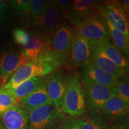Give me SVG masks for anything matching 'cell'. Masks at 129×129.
<instances>
[{"mask_svg": "<svg viewBox=\"0 0 129 129\" xmlns=\"http://www.w3.org/2000/svg\"><path fill=\"white\" fill-rule=\"evenodd\" d=\"M60 109L62 112L72 117H79L85 112L83 89L80 76L77 72L67 76V89Z\"/></svg>", "mask_w": 129, "mask_h": 129, "instance_id": "cell-1", "label": "cell"}, {"mask_svg": "<svg viewBox=\"0 0 129 129\" xmlns=\"http://www.w3.org/2000/svg\"><path fill=\"white\" fill-rule=\"evenodd\" d=\"M71 48V28L67 23L62 22L49 37L47 47L45 51L59 58L65 64L70 57Z\"/></svg>", "mask_w": 129, "mask_h": 129, "instance_id": "cell-2", "label": "cell"}, {"mask_svg": "<svg viewBox=\"0 0 129 129\" xmlns=\"http://www.w3.org/2000/svg\"><path fill=\"white\" fill-rule=\"evenodd\" d=\"M53 72L41 56L20 66L3 85L4 88L14 89L26 81L36 77H44Z\"/></svg>", "mask_w": 129, "mask_h": 129, "instance_id": "cell-3", "label": "cell"}, {"mask_svg": "<svg viewBox=\"0 0 129 129\" xmlns=\"http://www.w3.org/2000/svg\"><path fill=\"white\" fill-rule=\"evenodd\" d=\"M63 117L53 105H44L29 112L28 129H57V123Z\"/></svg>", "mask_w": 129, "mask_h": 129, "instance_id": "cell-4", "label": "cell"}, {"mask_svg": "<svg viewBox=\"0 0 129 129\" xmlns=\"http://www.w3.org/2000/svg\"><path fill=\"white\" fill-rule=\"evenodd\" d=\"M76 28L88 43H98L110 37L106 21L101 13L91 16Z\"/></svg>", "mask_w": 129, "mask_h": 129, "instance_id": "cell-5", "label": "cell"}, {"mask_svg": "<svg viewBox=\"0 0 129 129\" xmlns=\"http://www.w3.org/2000/svg\"><path fill=\"white\" fill-rule=\"evenodd\" d=\"M101 14L114 28L129 40L128 18L122 10L119 1H105L101 6Z\"/></svg>", "mask_w": 129, "mask_h": 129, "instance_id": "cell-6", "label": "cell"}, {"mask_svg": "<svg viewBox=\"0 0 129 129\" xmlns=\"http://www.w3.org/2000/svg\"><path fill=\"white\" fill-rule=\"evenodd\" d=\"M72 35V48L71 55L66 63L68 68L81 67L89 62L90 48L88 42L82 36L76 27L71 28Z\"/></svg>", "mask_w": 129, "mask_h": 129, "instance_id": "cell-7", "label": "cell"}, {"mask_svg": "<svg viewBox=\"0 0 129 129\" xmlns=\"http://www.w3.org/2000/svg\"><path fill=\"white\" fill-rule=\"evenodd\" d=\"M101 2L95 0H75L72 1L68 14L70 23L76 27L91 16L100 13Z\"/></svg>", "mask_w": 129, "mask_h": 129, "instance_id": "cell-8", "label": "cell"}, {"mask_svg": "<svg viewBox=\"0 0 129 129\" xmlns=\"http://www.w3.org/2000/svg\"><path fill=\"white\" fill-rule=\"evenodd\" d=\"M85 105L95 111L102 110L113 93L112 88L95 84L81 83Z\"/></svg>", "mask_w": 129, "mask_h": 129, "instance_id": "cell-9", "label": "cell"}, {"mask_svg": "<svg viewBox=\"0 0 129 129\" xmlns=\"http://www.w3.org/2000/svg\"><path fill=\"white\" fill-rule=\"evenodd\" d=\"M90 48L89 62L114 78L119 79L126 75V72L108 57L98 43H88Z\"/></svg>", "mask_w": 129, "mask_h": 129, "instance_id": "cell-10", "label": "cell"}, {"mask_svg": "<svg viewBox=\"0 0 129 129\" xmlns=\"http://www.w3.org/2000/svg\"><path fill=\"white\" fill-rule=\"evenodd\" d=\"M47 91L51 102L56 108L60 109L67 86V76L62 69L54 71L47 79Z\"/></svg>", "mask_w": 129, "mask_h": 129, "instance_id": "cell-11", "label": "cell"}, {"mask_svg": "<svg viewBox=\"0 0 129 129\" xmlns=\"http://www.w3.org/2000/svg\"><path fill=\"white\" fill-rule=\"evenodd\" d=\"M81 68V83L95 84L112 88L117 81V78L96 67L90 62L85 63Z\"/></svg>", "mask_w": 129, "mask_h": 129, "instance_id": "cell-12", "label": "cell"}, {"mask_svg": "<svg viewBox=\"0 0 129 129\" xmlns=\"http://www.w3.org/2000/svg\"><path fill=\"white\" fill-rule=\"evenodd\" d=\"M62 19L55 1H50L47 2L46 9L42 15L31 22L35 27L50 37L53 30L61 23Z\"/></svg>", "mask_w": 129, "mask_h": 129, "instance_id": "cell-13", "label": "cell"}, {"mask_svg": "<svg viewBox=\"0 0 129 129\" xmlns=\"http://www.w3.org/2000/svg\"><path fill=\"white\" fill-rule=\"evenodd\" d=\"M4 129H28L29 113L19 103L0 115Z\"/></svg>", "mask_w": 129, "mask_h": 129, "instance_id": "cell-14", "label": "cell"}, {"mask_svg": "<svg viewBox=\"0 0 129 129\" xmlns=\"http://www.w3.org/2000/svg\"><path fill=\"white\" fill-rule=\"evenodd\" d=\"M28 62L21 53L10 51L3 53L0 56V76L3 85L20 66Z\"/></svg>", "mask_w": 129, "mask_h": 129, "instance_id": "cell-15", "label": "cell"}, {"mask_svg": "<svg viewBox=\"0 0 129 129\" xmlns=\"http://www.w3.org/2000/svg\"><path fill=\"white\" fill-rule=\"evenodd\" d=\"M30 39L26 46L22 47L21 53L28 62L42 54L47 47L49 37L39 30L30 34Z\"/></svg>", "mask_w": 129, "mask_h": 129, "instance_id": "cell-16", "label": "cell"}, {"mask_svg": "<svg viewBox=\"0 0 129 129\" xmlns=\"http://www.w3.org/2000/svg\"><path fill=\"white\" fill-rule=\"evenodd\" d=\"M20 102L28 112L44 105H53L48 94L47 79L45 78L34 91L20 99Z\"/></svg>", "mask_w": 129, "mask_h": 129, "instance_id": "cell-17", "label": "cell"}, {"mask_svg": "<svg viewBox=\"0 0 129 129\" xmlns=\"http://www.w3.org/2000/svg\"><path fill=\"white\" fill-rule=\"evenodd\" d=\"M128 109L129 102L114 94L108 100L102 111L106 117L112 120L126 115Z\"/></svg>", "mask_w": 129, "mask_h": 129, "instance_id": "cell-18", "label": "cell"}, {"mask_svg": "<svg viewBox=\"0 0 129 129\" xmlns=\"http://www.w3.org/2000/svg\"><path fill=\"white\" fill-rule=\"evenodd\" d=\"M98 44L111 61H112L119 67L123 69L126 74L128 73L129 68L128 60L113 44L109 38L105 40L102 41L98 42Z\"/></svg>", "mask_w": 129, "mask_h": 129, "instance_id": "cell-19", "label": "cell"}, {"mask_svg": "<svg viewBox=\"0 0 129 129\" xmlns=\"http://www.w3.org/2000/svg\"><path fill=\"white\" fill-rule=\"evenodd\" d=\"M44 78V77H34L23 82L14 89L10 90H12L13 94L14 95L16 99L20 101V100L24 97L26 96L34 91L41 84Z\"/></svg>", "mask_w": 129, "mask_h": 129, "instance_id": "cell-20", "label": "cell"}, {"mask_svg": "<svg viewBox=\"0 0 129 129\" xmlns=\"http://www.w3.org/2000/svg\"><path fill=\"white\" fill-rule=\"evenodd\" d=\"M105 21L108 29L109 35H111V37H112L113 43H114L113 44L118 49V50L122 54H124L126 56H128V40L127 39L126 37L123 34L121 33L117 29L114 28L109 22H108L106 20Z\"/></svg>", "mask_w": 129, "mask_h": 129, "instance_id": "cell-21", "label": "cell"}, {"mask_svg": "<svg viewBox=\"0 0 129 129\" xmlns=\"http://www.w3.org/2000/svg\"><path fill=\"white\" fill-rule=\"evenodd\" d=\"M20 103L12 90L2 86L0 88V115Z\"/></svg>", "mask_w": 129, "mask_h": 129, "instance_id": "cell-22", "label": "cell"}, {"mask_svg": "<svg viewBox=\"0 0 129 129\" xmlns=\"http://www.w3.org/2000/svg\"><path fill=\"white\" fill-rule=\"evenodd\" d=\"M114 94L129 102V82L128 75L117 79L115 85L112 88Z\"/></svg>", "mask_w": 129, "mask_h": 129, "instance_id": "cell-23", "label": "cell"}, {"mask_svg": "<svg viewBox=\"0 0 129 129\" xmlns=\"http://www.w3.org/2000/svg\"><path fill=\"white\" fill-rule=\"evenodd\" d=\"M30 0H12L9 6L16 15L19 16L29 15Z\"/></svg>", "mask_w": 129, "mask_h": 129, "instance_id": "cell-24", "label": "cell"}, {"mask_svg": "<svg viewBox=\"0 0 129 129\" xmlns=\"http://www.w3.org/2000/svg\"><path fill=\"white\" fill-rule=\"evenodd\" d=\"M47 1L45 0H32L29 7V16L31 21L40 17L46 9Z\"/></svg>", "mask_w": 129, "mask_h": 129, "instance_id": "cell-25", "label": "cell"}, {"mask_svg": "<svg viewBox=\"0 0 129 129\" xmlns=\"http://www.w3.org/2000/svg\"><path fill=\"white\" fill-rule=\"evenodd\" d=\"M75 120L80 129H105L101 121L97 119L78 118Z\"/></svg>", "mask_w": 129, "mask_h": 129, "instance_id": "cell-26", "label": "cell"}, {"mask_svg": "<svg viewBox=\"0 0 129 129\" xmlns=\"http://www.w3.org/2000/svg\"><path fill=\"white\" fill-rule=\"evenodd\" d=\"M13 35L14 41L22 47L25 46L28 44L30 39L29 34L20 28L14 29L13 32Z\"/></svg>", "mask_w": 129, "mask_h": 129, "instance_id": "cell-27", "label": "cell"}, {"mask_svg": "<svg viewBox=\"0 0 129 129\" xmlns=\"http://www.w3.org/2000/svg\"><path fill=\"white\" fill-rule=\"evenodd\" d=\"M54 1L60 13L62 18H68V14L71 6L72 1L69 0H57Z\"/></svg>", "mask_w": 129, "mask_h": 129, "instance_id": "cell-28", "label": "cell"}, {"mask_svg": "<svg viewBox=\"0 0 129 129\" xmlns=\"http://www.w3.org/2000/svg\"><path fill=\"white\" fill-rule=\"evenodd\" d=\"M57 129H80L79 125L75 120L72 118H67L65 120L61 121L60 125Z\"/></svg>", "mask_w": 129, "mask_h": 129, "instance_id": "cell-29", "label": "cell"}, {"mask_svg": "<svg viewBox=\"0 0 129 129\" xmlns=\"http://www.w3.org/2000/svg\"><path fill=\"white\" fill-rule=\"evenodd\" d=\"M8 4L6 1L0 0V28L7 22L8 17Z\"/></svg>", "mask_w": 129, "mask_h": 129, "instance_id": "cell-30", "label": "cell"}, {"mask_svg": "<svg viewBox=\"0 0 129 129\" xmlns=\"http://www.w3.org/2000/svg\"><path fill=\"white\" fill-rule=\"evenodd\" d=\"M120 1V5L123 11L128 16L129 14V1L128 0H122V1Z\"/></svg>", "mask_w": 129, "mask_h": 129, "instance_id": "cell-31", "label": "cell"}, {"mask_svg": "<svg viewBox=\"0 0 129 129\" xmlns=\"http://www.w3.org/2000/svg\"><path fill=\"white\" fill-rule=\"evenodd\" d=\"M0 129H4V127H3L2 124H1V121H0Z\"/></svg>", "mask_w": 129, "mask_h": 129, "instance_id": "cell-32", "label": "cell"}, {"mask_svg": "<svg viewBox=\"0 0 129 129\" xmlns=\"http://www.w3.org/2000/svg\"><path fill=\"white\" fill-rule=\"evenodd\" d=\"M105 129H117L116 128H105Z\"/></svg>", "mask_w": 129, "mask_h": 129, "instance_id": "cell-33", "label": "cell"}, {"mask_svg": "<svg viewBox=\"0 0 129 129\" xmlns=\"http://www.w3.org/2000/svg\"><path fill=\"white\" fill-rule=\"evenodd\" d=\"M1 81H2V79H1V77L0 76V83H1Z\"/></svg>", "mask_w": 129, "mask_h": 129, "instance_id": "cell-34", "label": "cell"}]
</instances>
